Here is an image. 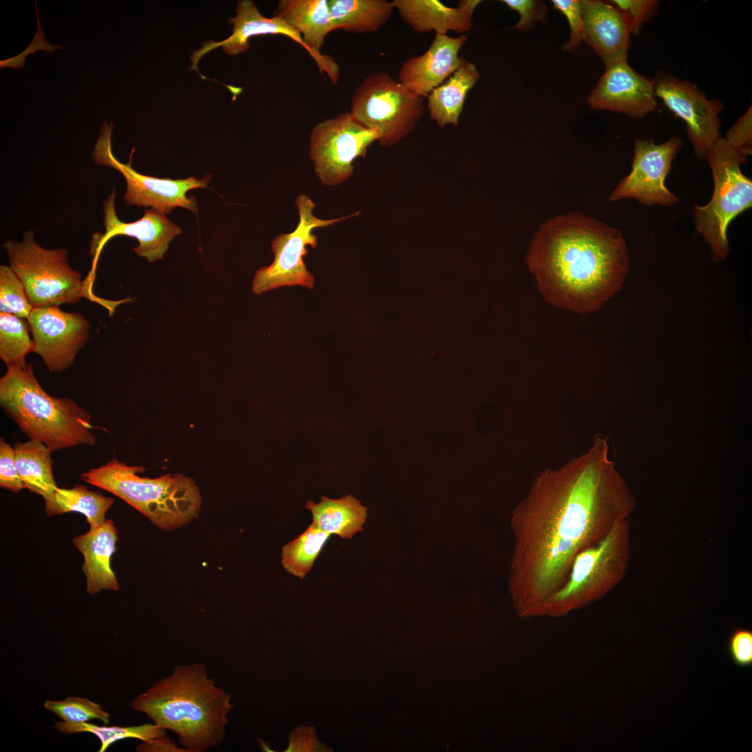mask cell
Masks as SVG:
<instances>
[{
    "mask_svg": "<svg viewBox=\"0 0 752 752\" xmlns=\"http://www.w3.org/2000/svg\"><path fill=\"white\" fill-rule=\"evenodd\" d=\"M636 503L602 437L581 455L540 473L510 519L508 590L517 615L544 617L575 556L629 519Z\"/></svg>",
    "mask_w": 752,
    "mask_h": 752,
    "instance_id": "6da1fadb",
    "label": "cell"
},
{
    "mask_svg": "<svg viewBox=\"0 0 752 752\" xmlns=\"http://www.w3.org/2000/svg\"><path fill=\"white\" fill-rule=\"evenodd\" d=\"M526 263L547 303L584 314L600 309L622 288L629 257L619 229L572 212L540 225Z\"/></svg>",
    "mask_w": 752,
    "mask_h": 752,
    "instance_id": "7a4b0ae2",
    "label": "cell"
},
{
    "mask_svg": "<svg viewBox=\"0 0 752 752\" xmlns=\"http://www.w3.org/2000/svg\"><path fill=\"white\" fill-rule=\"evenodd\" d=\"M130 706L173 733L187 752H205L226 737L230 696L202 663L175 665L171 674L132 699Z\"/></svg>",
    "mask_w": 752,
    "mask_h": 752,
    "instance_id": "3957f363",
    "label": "cell"
},
{
    "mask_svg": "<svg viewBox=\"0 0 752 752\" xmlns=\"http://www.w3.org/2000/svg\"><path fill=\"white\" fill-rule=\"evenodd\" d=\"M0 406L29 440L52 453L96 444L91 414L70 398L47 393L31 364L7 368L0 378Z\"/></svg>",
    "mask_w": 752,
    "mask_h": 752,
    "instance_id": "277c9868",
    "label": "cell"
},
{
    "mask_svg": "<svg viewBox=\"0 0 752 752\" xmlns=\"http://www.w3.org/2000/svg\"><path fill=\"white\" fill-rule=\"evenodd\" d=\"M145 470L113 458L80 477L123 499L162 530L172 531L198 517L201 496L192 478L180 473L141 476Z\"/></svg>",
    "mask_w": 752,
    "mask_h": 752,
    "instance_id": "5b68a950",
    "label": "cell"
},
{
    "mask_svg": "<svg viewBox=\"0 0 752 752\" xmlns=\"http://www.w3.org/2000/svg\"><path fill=\"white\" fill-rule=\"evenodd\" d=\"M9 266L22 281L33 308L59 306L73 304L86 297L103 304L113 312L122 303L107 301L95 296L92 291L95 268L82 279L81 274L70 265L65 249H46L35 240L33 230L23 233L21 242L8 240L3 244Z\"/></svg>",
    "mask_w": 752,
    "mask_h": 752,
    "instance_id": "8992f818",
    "label": "cell"
},
{
    "mask_svg": "<svg viewBox=\"0 0 752 752\" xmlns=\"http://www.w3.org/2000/svg\"><path fill=\"white\" fill-rule=\"evenodd\" d=\"M629 561L628 519L617 522L598 544L579 552L544 617H561L606 595L624 578Z\"/></svg>",
    "mask_w": 752,
    "mask_h": 752,
    "instance_id": "52a82bcc",
    "label": "cell"
},
{
    "mask_svg": "<svg viewBox=\"0 0 752 752\" xmlns=\"http://www.w3.org/2000/svg\"><path fill=\"white\" fill-rule=\"evenodd\" d=\"M747 159L728 146L722 136L706 158L714 182L713 194L706 205H694V219L714 262L723 261L728 255L730 223L752 205V181L741 170Z\"/></svg>",
    "mask_w": 752,
    "mask_h": 752,
    "instance_id": "ba28073f",
    "label": "cell"
},
{
    "mask_svg": "<svg viewBox=\"0 0 752 752\" xmlns=\"http://www.w3.org/2000/svg\"><path fill=\"white\" fill-rule=\"evenodd\" d=\"M423 99L384 72L366 76L357 87L350 113L379 134L381 146L390 147L408 136L421 118Z\"/></svg>",
    "mask_w": 752,
    "mask_h": 752,
    "instance_id": "9c48e42d",
    "label": "cell"
},
{
    "mask_svg": "<svg viewBox=\"0 0 752 752\" xmlns=\"http://www.w3.org/2000/svg\"><path fill=\"white\" fill-rule=\"evenodd\" d=\"M295 204L299 217L296 229L290 233H281L272 240L271 248L274 260L271 265L256 271L252 282V291L256 295L283 286L301 285L313 289L315 279L303 259L308 254L307 246L316 248L318 245V237L313 231L357 214L331 219H320L313 214L315 203L306 194L298 195Z\"/></svg>",
    "mask_w": 752,
    "mask_h": 752,
    "instance_id": "30bf717a",
    "label": "cell"
},
{
    "mask_svg": "<svg viewBox=\"0 0 752 752\" xmlns=\"http://www.w3.org/2000/svg\"><path fill=\"white\" fill-rule=\"evenodd\" d=\"M113 123L102 122L100 134L91 155L93 162L117 170L125 179L126 190L123 196L129 205L151 207L163 214H170L177 207H184L195 213L198 206L194 196L188 197V191L205 188L212 176L207 175L200 179L190 176L185 179L159 178L141 174L132 166L133 148L127 164L120 162L113 155L111 134Z\"/></svg>",
    "mask_w": 752,
    "mask_h": 752,
    "instance_id": "8fae6325",
    "label": "cell"
},
{
    "mask_svg": "<svg viewBox=\"0 0 752 752\" xmlns=\"http://www.w3.org/2000/svg\"><path fill=\"white\" fill-rule=\"evenodd\" d=\"M379 134L357 120L350 112L318 123L310 135L309 156L324 185L336 186L349 179L353 162L364 156Z\"/></svg>",
    "mask_w": 752,
    "mask_h": 752,
    "instance_id": "7c38bea8",
    "label": "cell"
},
{
    "mask_svg": "<svg viewBox=\"0 0 752 752\" xmlns=\"http://www.w3.org/2000/svg\"><path fill=\"white\" fill-rule=\"evenodd\" d=\"M657 97L686 124V132L695 155L706 160L708 153L721 136L720 112L723 103L710 100L694 83L672 74L659 71L653 79Z\"/></svg>",
    "mask_w": 752,
    "mask_h": 752,
    "instance_id": "4fadbf2b",
    "label": "cell"
},
{
    "mask_svg": "<svg viewBox=\"0 0 752 752\" xmlns=\"http://www.w3.org/2000/svg\"><path fill=\"white\" fill-rule=\"evenodd\" d=\"M632 170L611 192L609 199L633 198L643 205L671 207L679 198L670 191L665 180L672 162L682 147L680 136L656 144L652 139H637L634 143Z\"/></svg>",
    "mask_w": 752,
    "mask_h": 752,
    "instance_id": "5bb4252c",
    "label": "cell"
},
{
    "mask_svg": "<svg viewBox=\"0 0 752 752\" xmlns=\"http://www.w3.org/2000/svg\"><path fill=\"white\" fill-rule=\"evenodd\" d=\"M27 320L35 344L33 352L51 373H60L70 368L89 338L87 319L58 306L33 308Z\"/></svg>",
    "mask_w": 752,
    "mask_h": 752,
    "instance_id": "9a60e30c",
    "label": "cell"
},
{
    "mask_svg": "<svg viewBox=\"0 0 752 752\" xmlns=\"http://www.w3.org/2000/svg\"><path fill=\"white\" fill-rule=\"evenodd\" d=\"M116 197V189L107 196L103 203L104 233H96L93 235L91 250L94 259L98 255L104 244L116 235H126L134 237L139 245L134 249L135 253L144 257L149 263H152L163 258L169 249V243L178 235L182 229L165 215L155 209L144 211L143 216L133 222L127 223L120 220L115 209Z\"/></svg>",
    "mask_w": 752,
    "mask_h": 752,
    "instance_id": "2e32d148",
    "label": "cell"
},
{
    "mask_svg": "<svg viewBox=\"0 0 752 752\" xmlns=\"http://www.w3.org/2000/svg\"><path fill=\"white\" fill-rule=\"evenodd\" d=\"M656 98L653 79L635 71L626 60L605 65L587 102L594 110H609L639 118L656 111Z\"/></svg>",
    "mask_w": 752,
    "mask_h": 752,
    "instance_id": "e0dca14e",
    "label": "cell"
},
{
    "mask_svg": "<svg viewBox=\"0 0 752 752\" xmlns=\"http://www.w3.org/2000/svg\"><path fill=\"white\" fill-rule=\"evenodd\" d=\"M467 41L465 35L450 37L447 34H435L425 52L409 58L402 63L398 81L416 95L428 97L459 67L462 56L458 54Z\"/></svg>",
    "mask_w": 752,
    "mask_h": 752,
    "instance_id": "ac0fdd59",
    "label": "cell"
},
{
    "mask_svg": "<svg viewBox=\"0 0 752 752\" xmlns=\"http://www.w3.org/2000/svg\"><path fill=\"white\" fill-rule=\"evenodd\" d=\"M274 15L282 18L301 36L320 73L328 75L336 84L340 78L339 67L332 57L320 52L327 36L334 31L328 0H281Z\"/></svg>",
    "mask_w": 752,
    "mask_h": 752,
    "instance_id": "d6986e66",
    "label": "cell"
},
{
    "mask_svg": "<svg viewBox=\"0 0 752 752\" xmlns=\"http://www.w3.org/2000/svg\"><path fill=\"white\" fill-rule=\"evenodd\" d=\"M583 41L604 65L627 60L630 31L627 21L614 5L600 0H580Z\"/></svg>",
    "mask_w": 752,
    "mask_h": 752,
    "instance_id": "ffe728a7",
    "label": "cell"
},
{
    "mask_svg": "<svg viewBox=\"0 0 752 752\" xmlns=\"http://www.w3.org/2000/svg\"><path fill=\"white\" fill-rule=\"evenodd\" d=\"M235 11L236 16L228 20V23L233 25L232 35L220 42H203L201 48L194 52L193 55L190 56L192 65L189 68V70H194L199 72L198 63L201 57L218 47H222L225 53L229 55L244 53L250 47L249 38L258 36L283 35L293 40L307 51L301 36L295 29L280 17L263 16L253 1L251 0L238 1ZM199 74L203 79H206L200 72Z\"/></svg>",
    "mask_w": 752,
    "mask_h": 752,
    "instance_id": "44dd1931",
    "label": "cell"
},
{
    "mask_svg": "<svg viewBox=\"0 0 752 752\" xmlns=\"http://www.w3.org/2000/svg\"><path fill=\"white\" fill-rule=\"evenodd\" d=\"M392 4L401 19L417 33L434 31L460 34L473 26V14L480 0H461L456 8L448 7L437 0H393Z\"/></svg>",
    "mask_w": 752,
    "mask_h": 752,
    "instance_id": "7402d4cb",
    "label": "cell"
},
{
    "mask_svg": "<svg viewBox=\"0 0 752 752\" xmlns=\"http://www.w3.org/2000/svg\"><path fill=\"white\" fill-rule=\"evenodd\" d=\"M118 541L115 523L107 519L102 524L90 528L72 540L75 547L82 554V571L86 577V592L96 594L102 590H118L120 585L111 567V558Z\"/></svg>",
    "mask_w": 752,
    "mask_h": 752,
    "instance_id": "603a6c76",
    "label": "cell"
},
{
    "mask_svg": "<svg viewBox=\"0 0 752 752\" xmlns=\"http://www.w3.org/2000/svg\"><path fill=\"white\" fill-rule=\"evenodd\" d=\"M480 77L476 65L462 56L460 65L444 83L433 89L428 96V109L438 126L448 124L458 126L468 92Z\"/></svg>",
    "mask_w": 752,
    "mask_h": 752,
    "instance_id": "cb8c5ba5",
    "label": "cell"
},
{
    "mask_svg": "<svg viewBox=\"0 0 752 752\" xmlns=\"http://www.w3.org/2000/svg\"><path fill=\"white\" fill-rule=\"evenodd\" d=\"M305 506L312 514L313 522L321 530L345 539L361 531L367 518V508L352 495L338 499L322 496L319 503L308 501Z\"/></svg>",
    "mask_w": 752,
    "mask_h": 752,
    "instance_id": "d4e9b609",
    "label": "cell"
},
{
    "mask_svg": "<svg viewBox=\"0 0 752 752\" xmlns=\"http://www.w3.org/2000/svg\"><path fill=\"white\" fill-rule=\"evenodd\" d=\"M334 29L362 33L375 32L391 17L394 7L386 0H328Z\"/></svg>",
    "mask_w": 752,
    "mask_h": 752,
    "instance_id": "484cf974",
    "label": "cell"
},
{
    "mask_svg": "<svg viewBox=\"0 0 752 752\" xmlns=\"http://www.w3.org/2000/svg\"><path fill=\"white\" fill-rule=\"evenodd\" d=\"M113 502V498L90 490L84 485H77L70 489L57 487L45 499V512L48 516L79 512L85 516L90 528H95L107 520L106 513Z\"/></svg>",
    "mask_w": 752,
    "mask_h": 752,
    "instance_id": "4316f807",
    "label": "cell"
},
{
    "mask_svg": "<svg viewBox=\"0 0 752 752\" xmlns=\"http://www.w3.org/2000/svg\"><path fill=\"white\" fill-rule=\"evenodd\" d=\"M16 464L26 488L44 499L58 487L52 471V451L45 444L29 440L14 446Z\"/></svg>",
    "mask_w": 752,
    "mask_h": 752,
    "instance_id": "83f0119b",
    "label": "cell"
},
{
    "mask_svg": "<svg viewBox=\"0 0 752 752\" xmlns=\"http://www.w3.org/2000/svg\"><path fill=\"white\" fill-rule=\"evenodd\" d=\"M52 728L64 734L88 733L94 735L100 742L98 752H104L113 743L125 739H137L141 742L152 740L166 735V730L152 723L138 726H99L89 722L68 723L57 721Z\"/></svg>",
    "mask_w": 752,
    "mask_h": 752,
    "instance_id": "f1b7e54d",
    "label": "cell"
},
{
    "mask_svg": "<svg viewBox=\"0 0 752 752\" xmlns=\"http://www.w3.org/2000/svg\"><path fill=\"white\" fill-rule=\"evenodd\" d=\"M330 535L312 522L301 535L283 547L281 564L284 569L304 579Z\"/></svg>",
    "mask_w": 752,
    "mask_h": 752,
    "instance_id": "f546056e",
    "label": "cell"
},
{
    "mask_svg": "<svg viewBox=\"0 0 752 752\" xmlns=\"http://www.w3.org/2000/svg\"><path fill=\"white\" fill-rule=\"evenodd\" d=\"M29 331L26 319L0 313V358L7 368L25 364L26 355L33 352Z\"/></svg>",
    "mask_w": 752,
    "mask_h": 752,
    "instance_id": "4dcf8cb0",
    "label": "cell"
},
{
    "mask_svg": "<svg viewBox=\"0 0 752 752\" xmlns=\"http://www.w3.org/2000/svg\"><path fill=\"white\" fill-rule=\"evenodd\" d=\"M43 706L45 710L68 723H86L99 720L104 724L110 722V714L99 703L88 698L68 696L62 700L47 699Z\"/></svg>",
    "mask_w": 752,
    "mask_h": 752,
    "instance_id": "1f68e13d",
    "label": "cell"
},
{
    "mask_svg": "<svg viewBox=\"0 0 752 752\" xmlns=\"http://www.w3.org/2000/svg\"><path fill=\"white\" fill-rule=\"evenodd\" d=\"M24 285L9 265L0 266V313L28 319L32 310Z\"/></svg>",
    "mask_w": 752,
    "mask_h": 752,
    "instance_id": "d6a6232c",
    "label": "cell"
},
{
    "mask_svg": "<svg viewBox=\"0 0 752 752\" xmlns=\"http://www.w3.org/2000/svg\"><path fill=\"white\" fill-rule=\"evenodd\" d=\"M625 17L631 36H638L645 23L656 15L659 1L656 0H611L609 1Z\"/></svg>",
    "mask_w": 752,
    "mask_h": 752,
    "instance_id": "836d02e7",
    "label": "cell"
},
{
    "mask_svg": "<svg viewBox=\"0 0 752 752\" xmlns=\"http://www.w3.org/2000/svg\"><path fill=\"white\" fill-rule=\"evenodd\" d=\"M510 10L519 15L517 23L510 27L518 31L526 32L533 29L537 22L545 23L548 15V7L545 1L538 0H502Z\"/></svg>",
    "mask_w": 752,
    "mask_h": 752,
    "instance_id": "e575fe53",
    "label": "cell"
},
{
    "mask_svg": "<svg viewBox=\"0 0 752 752\" xmlns=\"http://www.w3.org/2000/svg\"><path fill=\"white\" fill-rule=\"evenodd\" d=\"M554 9L561 12L567 19L570 27V37L563 46V50L572 52L579 48L583 42V23L580 0H552Z\"/></svg>",
    "mask_w": 752,
    "mask_h": 752,
    "instance_id": "d590c367",
    "label": "cell"
},
{
    "mask_svg": "<svg viewBox=\"0 0 752 752\" xmlns=\"http://www.w3.org/2000/svg\"><path fill=\"white\" fill-rule=\"evenodd\" d=\"M725 143L747 157L752 153L751 107L742 114L722 136Z\"/></svg>",
    "mask_w": 752,
    "mask_h": 752,
    "instance_id": "8d00e7d4",
    "label": "cell"
},
{
    "mask_svg": "<svg viewBox=\"0 0 752 752\" xmlns=\"http://www.w3.org/2000/svg\"><path fill=\"white\" fill-rule=\"evenodd\" d=\"M727 651L733 662L739 667L752 666V631L746 627H736L730 633Z\"/></svg>",
    "mask_w": 752,
    "mask_h": 752,
    "instance_id": "74e56055",
    "label": "cell"
},
{
    "mask_svg": "<svg viewBox=\"0 0 752 752\" xmlns=\"http://www.w3.org/2000/svg\"><path fill=\"white\" fill-rule=\"evenodd\" d=\"M0 486L14 493L26 488L15 457V450L3 438L0 440Z\"/></svg>",
    "mask_w": 752,
    "mask_h": 752,
    "instance_id": "f35d334b",
    "label": "cell"
},
{
    "mask_svg": "<svg viewBox=\"0 0 752 752\" xmlns=\"http://www.w3.org/2000/svg\"><path fill=\"white\" fill-rule=\"evenodd\" d=\"M35 6L38 26L36 33L33 40L31 42L30 45L19 54L5 60H1V69L6 68H11L14 70H21L24 66L26 57L29 54H33L36 51L38 50H43L47 53H53L54 52H55L56 49L65 48L62 46L51 45L47 42L45 37V33L40 22L38 4L36 1H35Z\"/></svg>",
    "mask_w": 752,
    "mask_h": 752,
    "instance_id": "ab89813d",
    "label": "cell"
},
{
    "mask_svg": "<svg viewBox=\"0 0 752 752\" xmlns=\"http://www.w3.org/2000/svg\"><path fill=\"white\" fill-rule=\"evenodd\" d=\"M137 752H187L179 744L169 738L167 735L157 737L152 740L142 742L136 746Z\"/></svg>",
    "mask_w": 752,
    "mask_h": 752,
    "instance_id": "60d3db41",
    "label": "cell"
}]
</instances>
